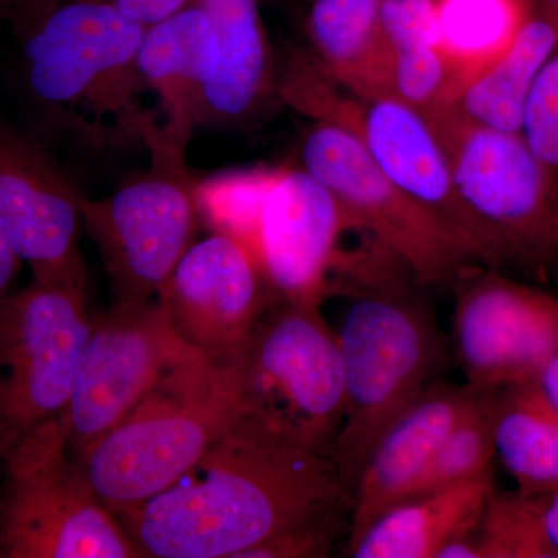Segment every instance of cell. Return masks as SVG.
<instances>
[{
    "mask_svg": "<svg viewBox=\"0 0 558 558\" xmlns=\"http://www.w3.org/2000/svg\"><path fill=\"white\" fill-rule=\"evenodd\" d=\"M351 509L332 458L236 418L167 490L117 520L142 557L244 558Z\"/></svg>",
    "mask_w": 558,
    "mask_h": 558,
    "instance_id": "obj_1",
    "label": "cell"
},
{
    "mask_svg": "<svg viewBox=\"0 0 558 558\" xmlns=\"http://www.w3.org/2000/svg\"><path fill=\"white\" fill-rule=\"evenodd\" d=\"M145 27L110 0H62L21 39L28 94L60 130L92 148L145 146L160 126L142 101Z\"/></svg>",
    "mask_w": 558,
    "mask_h": 558,
    "instance_id": "obj_2",
    "label": "cell"
},
{
    "mask_svg": "<svg viewBox=\"0 0 558 558\" xmlns=\"http://www.w3.org/2000/svg\"><path fill=\"white\" fill-rule=\"evenodd\" d=\"M199 219L240 242L255 260L271 303L323 304L351 253L355 230L325 185L300 167H256L197 180Z\"/></svg>",
    "mask_w": 558,
    "mask_h": 558,
    "instance_id": "obj_3",
    "label": "cell"
},
{
    "mask_svg": "<svg viewBox=\"0 0 558 558\" xmlns=\"http://www.w3.org/2000/svg\"><path fill=\"white\" fill-rule=\"evenodd\" d=\"M410 278L396 267L344 292L351 306L337 336L347 407L332 462L349 498L377 442L433 384L442 357L435 315Z\"/></svg>",
    "mask_w": 558,
    "mask_h": 558,
    "instance_id": "obj_4",
    "label": "cell"
},
{
    "mask_svg": "<svg viewBox=\"0 0 558 558\" xmlns=\"http://www.w3.org/2000/svg\"><path fill=\"white\" fill-rule=\"evenodd\" d=\"M319 306L271 303L240 354L220 366L238 421L332 458L347 389L339 336Z\"/></svg>",
    "mask_w": 558,
    "mask_h": 558,
    "instance_id": "obj_5",
    "label": "cell"
},
{
    "mask_svg": "<svg viewBox=\"0 0 558 558\" xmlns=\"http://www.w3.org/2000/svg\"><path fill=\"white\" fill-rule=\"evenodd\" d=\"M236 418L222 366L194 354L76 462L102 506L120 517L167 490Z\"/></svg>",
    "mask_w": 558,
    "mask_h": 558,
    "instance_id": "obj_6",
    "label": "cell"
},
{
    "mask_svg": "<svg viewBox=\"0 0 558 558\" xmlns=\"http://www.w3.org/2000/svg\"><path fill=\"white\" fill-rule=\"evenodd\" d=\"M277 94L310 119L351 131L398 189L468 242L481 266L506 267L497 242L459 194L449 156L427 117L391 95L355 97L300 49L279 65Z\"/></svg>",
    "mask_w": 558,
    "mask_h": 558,
    "instance_id": "obj_7",
    "label": "cell"
},
{
    "mask_svg": "<svg viewBox=\"0 0 558 558\" xmlns=\"http://www.w3.org/2000/svg\"><path fill=\"white\" fill-rule=\"evenodd\" d=\"M145 146L150 154L148 170L101 199L81 196L83 226L100 248L113 304L156 300L193 245L201 220L197 180L186 167L189 143L161 123Z\"/></svg>",
    "mask_w": 558,
    "mask_h": 558,
    "instance_id": "obj_8",
    "label": "cell"
},
{
    "mask_svg": "<svg viewBox=\"0 0 558 558\" xmlns=\"http://www.w3.org/2000/svg\"><path fill=\"white\" fill-rule=\"evenodd\" d=\"M68 421L0 459V558H142L70 457Z\"/></svg>",
    "mask_w": 558,
    "mask_h": 558,
    "instance_id": "obj_9",
    "label": "cell"
},
{
    "mask_svg": "<svg viewBox=\"0 0 558 558\" xmlns=\"http://www.w3.org/2000/svg\"><path fill=\"white\" fill-rule=\"evenodd\" d=\"M449 156L454 185L506 266L546 279L558 271V183L520 132L428 119Z\"/></svg>",
    "mask_w": 558,
    "mask_h": 558,
    "instance_id": "obj_10",
    "label": "cell"
},
{
    "mask_svg": "<svg viewBox=\"0 0 558 558\" xmlns=\"http://www.w3.org/2000/svg\"><path fill=\"white\" fill-rule=\"evenodd\" d=\"M300 167L332 193L359 233L395 256L418 284H439L481 266L468 242L398 189L347 128L312 120Z\"/></svg>",
    "mask_w": 558,
    "mask_h": 558,
    "instance_id": "obj_11",
    "label": "cell"
},
{
    "mask_svg": "<svg viewBox=\"0 0 558 558\" xmlns=\"http://www.w3.org/2000/svg\"><path fill=\"white\" fill-rule=\"evenodd\" d=\"M92 323L86 289L33 279L0 307V459L68 416Z\"/></svg>",
    "mask_w": 558,
    "mask_h": 558,
    "instance_id": "obj_12",
    "label": "cell"
},
{
    "mask_svg": "<svg viewBox=\"0 0 558 558\" xmlns=\"http://www.w3.org/2000/svg\"><path fill=\"white\" fill-rule=\"evenodd\" d=\"M199 352L183 341L159 300L113 304L94 318L68 410V447L78 461L157 381Z\"/></svg>",
    "mask_w": 558,
    "mask_h": 558,
    "instance_id": "obj_13",
    "label": "cell"
},
{
    "mask_svg": "<svg viewBox=\"0 0 558 558\" xmlns=\"http://www.w3.org/2000/svg\"><path fill=\"white\" fill-rule=\"evenodd\" d=\"M453 348L468 385L515 387L558 354V296L483 266L454 278Z\"/></svg>",
    "mask_w": 558,
    "mask_h": 558,
    "instance_id": "obj_14",
    "label": "cell"
},
{
    "mask_svg": "<svg viewBox=\"0 0 558 558\" xmlns=\"http://www.w3.org/2000/svg\"><path fill=\"white\" fill-rule=\"evenodd\" d=\"M81 196L40 143L0 124V227L36 281L86 289Z\"/></svg>",
    "mask_w": 558,
    "mask_h": 558,
    "instance_id": "obj_15",
    "label": "cell"
},
{
    "mask_svg": "<svg viewBox=\"0 0 558 558\" xmlns=\"http://www.w3.org/2000/svg\"><path fill=\"white\" fill-rule=\"evenodd\" d=\"M157 300L183 341L216 365L240 354L271 304L247 250L219 233L186 250Z\"/></svg>",
    "mask_w": 558,
    "mask_h": 558,
    "instance_id": "obj_16",
    "label": "cell"
},
{
    "mask_svg": "<svg viewBox=\"0 0 558 558\" xmlns=\"http://www.w3.org/2000/svg\"><path fill=\"white\" fill-rule=\"evenodd\" d=\"M476 389L433 381L385 432L352 492L348 548L381 513L416 494L433 458L468 409Z\"/></svg>",
    "mask_w": 558,
    "mask_h": 558,
    "instance_id": "obj_17",
    "label": "cell"
},
{
    "mask_svg": "<svg viewBox=\"0 0 558 558\" xmlns=\"http://www.w3.org/2000/svg\"><path fill=\"white\" fill-rule=\"evenodd\" d=\"M137 65L146 89L156 92L165 130L189 143L202 102L219 65V43L208 14L191 3L150 25L140 43Z\"/></svg>",
    "mask_w": 558,
    "mask_h": 558,
    "instance_id": "obj_18",
    "label": "cell"
},
{
    "mask_svg": "<svg viewBox=\"0 0 558 558\" xmlns=\"http://www.w3.org/2000/svg\"><path fill=\"white\" fill-rule=\"evenodd\" d=\"M219 43V65L202 102L199 124L256 116L277 94V69L260 20L259 0H194Z\"/></svg>",
    "mask_w": 558,
    "mask_h": 558,
    "instance_id": "obj_19",
    "label": "cell"
},
{
    "mask_svg": "<svg viewBox=\"0 0 558 558\" xmlns=\"http://www.w3.org/2000/svg\"><path fill=\"white\" fill-rule=\"evenodd\" d=\"M494 488V473H487L405 499L381 513L348 556L436 558L444 546L478 529Z\"/></svg>",
    "mask_w": 558,
    "mask_h": 558,
    "instance_id": "obj_20",
    "label": "cell"
},
{
    "mask_svg": "<svg viewBox=\"0 0 558 558\" xmlns=\"http://www.w3.org/2000/svg\"><path fill=\"white\" fill-rule=\"evenodd\" d=\"M557 50V24L535 5L512 46L459 86L428 119L450 117L490 130L520 132L532 87Z\"/></svg>",
    "mask_w": 558,
    "mask_h": 558,
    "instance_id": "obj_21",
    "label": "cell"
},
{
    "mask_svg": "<svg viewBox=\"0 0 558 558\" xmlns=\"http://www.w3.org/2000/svg\"><path fill=\"white\" fill-rule=\"evenodd\" d=\"M381 0H311V54L323 72L360 98L388 95L389 51Z\"/></svg>",
    "mask_w": 558,
    "mask_h": 558,
    "instance_id": "obj_22",
    "label": "cell"
},
{
    "mask_svg": "<svg viewBox=\"0 0 558 558\" xmlns=\"http://www.w3.org/2000/svg\"><path fill=\"white\" fill-rule=\"evenodd\" d=\"M492 438L520 494L558 488V411L529 384L492 392Z\"/></svg>",
    "mask_w": 558,
    "mask_h": 558,
    "instance_id": "obj_23",
    "label": "cell"
},
{
    "mask_svg": "<svg viewBox=\"0 0 558 558\" xmlns=\"http://www.w3.org/2000/svg\"><path fill=\"white\" fill-rule=\"evenodd\" d=\"M535 5L537 0H435L436 44L453 73L451 94L512 46Z\"/></svg>",
    "mask_w": 558,
    "mask_h": 558,
    "instance_id": "obj_24",
    "label": "cell"
},
{
    "mask_svg": "<svg viewBox=\"0 0 558 558\" xmlns=\"http://www.w3.org/2000/svg\"><path fill=\"white\" fill-rule=\"evenodd\" d=\"M492 392L476 389L468 409L433 458L413 497L494 473Z\"/></svg>",
    "mask_w": 558,
    "mask_h": 558,
    "instance_id": "obj_25",
    "label": "cell"
},
{
    "mask_svg": "<svg viewBox=\"0 0 558 558\" xmlns=\"http://www.w3.org/2000/svg\"><path fill=\"white\" fill-rule=\"evenodd\" d=\"M520 134L558 183V50L546 62L532 87Z\"/></svg>",
    "mask_w": 558,
    "mask_h": 558,
    "instance_id": "obj_26",
    "label": "cell"
},
{
    "mask_svg": "<svg viewBox=\"0 0 558 558\" xmlns=\"http://www.w3.org/2000/svg\"><path fill=\"white\" fill-rule=\"evenodd\" d=\"M351 527V512L341 510L303 526L289 529L277 537L260 543L244 558H322L332 553L333 545Z\"/></svg>",
    "mask_w": 558,
    "mask_h": 558,
    "instance_id": "obj_27",
    "label": "cell"
},
{
    "mask_svg": "<svg viewBox=\"0 0 558 558\" xmlns=\"http://www.w3.org/2000/svg\"><path fill=\"white\" fill-rule=\"evenodd\" d=\"M130 20L138 22L143 27L174 16L175 13L186 9L194 0H110Z\"/></svg>",
    "mask_w": 558,
    "mask_h": 558,
    "instance_id": "obj_28",
    "label": "cell"
},
{
    "mask_svg": "<svg viewBox=\"0 0 558 558\" xmlns=\"http://www.w3.org/2000/svg\"><path fill=\"white\" fill-rule=\"evenodd\" d=\"M62 0H10V24L17 39L25 38Z\"/></svg>",
    "mask_w": 558,
    "mask_h": 558,
    "instance_id": "obj_29",
    "label": "cell"
},
{
    "mask_svg": "<svg viewBox=\"0 0 558 558\" xmlns=\"http://www.w3.org/2000/svg\"><path fill=\"white\" fill-rule=\"evenodd\" d=\"M537 529L546 558H558V488L537 495Z\"/></svg>",
    "mask_w": 558,
    "mask_h": 558,
    "instance_id": "obj_30",
    "label": "cell"
},
{
    "mask_svg": "<svg viewBox=\"0 0 558 558\" xmlns=\"http://www.w3.org/2000/svg\"><path fill=\"white\" fill-rule=\"evenodd\" d=\"M22 260L11 247L9 238L0 227V307L14 292V282L20 274Z\"/></svg>",
    "mask_w": 558,
    "mask_h": 558,
    "instance_id": "obj_31",
    "label": "cell"
},
{
    "mask_svg": "<svg viewBox=\"0 0 558 558\" xmlns=\"http://www.w3.org/2000/svg\"><path fill=\"white\" fill-rule=\"evenodd\" d=\"M527 384L537 391L539 398L558 411V354L550 357Z\"/></svg>",
    "mask_w": 558,
    "mask_h": 558,
    "instance_id": "obj_32",
    "label": "cell"
},
{
    "mask_svg": "<svg viewBox=\"0 0 558 558\" xmlns=\"http://www.w3.org/2000/svg\"><path fill=\"white\" fill-rule=\"evenodd\" d=\"M537 5L556 22L558 27V0H537Z\"/></svg>",
    "mask_w": 558,
    "mask_h": 558,
    "instance_id": "obj_33",
    "label": "cell"
},
{
    "mask_svg": "<svg viewBox=\"0 0 558 558\" xmlns=\"http://www.w3.org/2000/svg\"><path fill=\"white\" fill-rule=\"evenodd\" d=\"M10 22V0H0V22Z\"/></svg>",
    "mask_w": 558,
    "mask_h": 558,
    "instance_id": "obj_34",
    "label": "cell"
}]
</instances>
